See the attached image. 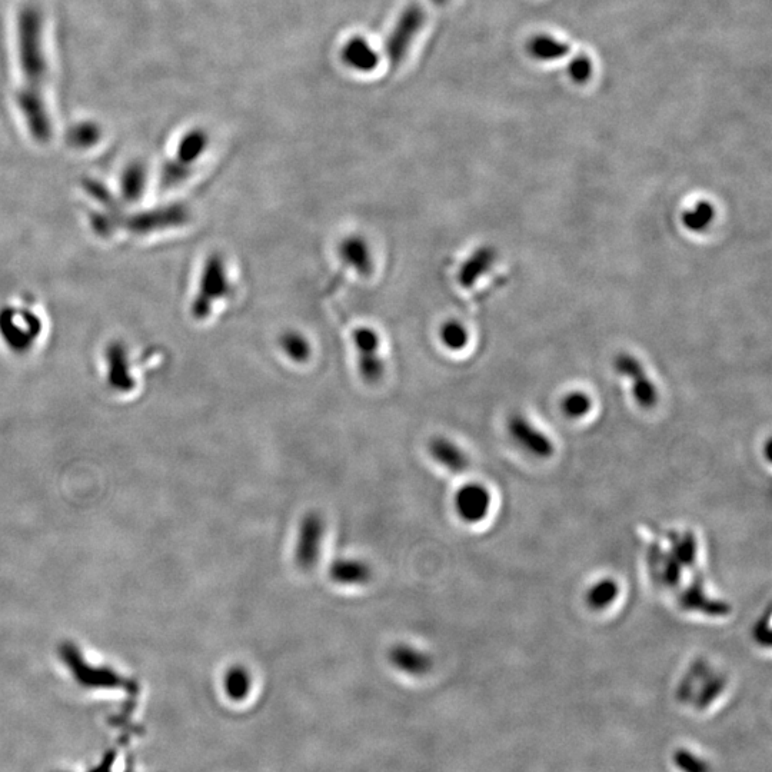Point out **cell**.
I'll list each match as a JSON object with an SVG mask.
<instances>
[{"label":"cell","mask_w":772,"mask_h":772,"mask_svg":"<svg viewBox=\"0 0 772 772\" xmlns=\"http://www.w3.org/2000/svg\"><path fill=\"white\" fill-rule=\"evenodd\" d=\"M41 336V321L26 308H5L0 312V338L18 354L31 351Z\"/></svg>","instance_id":"8992f818"},{"label":"cell","mask_w":772,"mask_h":772,"mask_svg":"<svg viewBox=\"0 0 772 772\" xmlns=\"http://www.w3.org/2000/svg\"><path fill=\"white\" fill-rule=\"evenodd\" d=\"M529 56L535 61L551 62L564 58L571 52V46L568 43L559 41L554 36L541 33L529 39L527 43Z\"/></svg>","instance_id":"ffe728a7"},{"label":"cell","mask_w":772,"mask_h":772,"mask_svg":"<svg viewBox=\"0 0 772 772\" xmlns=\"http://www.w3.org/2000/svg\"><path fill=\"white\" fill-rule=\"evenodd\" d=\"M428 451L432 459L438 462L441 467L448 469V471L454 472V474H461V472L467 471L469 465L467 452L459 447L457 442L452 441V439L447 437L431 439Z\"/></svg>","instance_id":"2e32d148"},{"label":"cell","mask_w":772,"mask_h":772,"mask_svg":"<svg viewBox=\"0 0 772 772\" xmlns=\"http://www.w3.org/2000/svg\"><path fill=\"white\" fill-rule=\"evenodd\" d=\"M254 687V677L244 665H234L226 671L224 688L226 695L234 701H244Z\"/></svg>","instance_id":"cb8c5ba5"},{"label":"cell","mask_w":772,"mask_h":772,"mask_svg":"<svg viewBox=\"0 0 772 772\" xmlns=\"http://www.w3.org/2000/svg\"><path fill=\"white\" fill-rule=\"evenodd\" d=\"M672 760H674L678 770L682 772H711L710 764L707 761L697 757L694 752L685 750V748L675 750Z\"/></svg>","instance_id":"f546056e"},{"label":"cell","mask_w":772,"mask_h":772,"mask_svg":"<svg viewBox=\"0 0 772 772\" xmlns=\"http://www.w3.org/2000/svg\"><path fill=\"white\" fill-rule=\"evenodd\" d=\"M329 577L339 587H365L374 577V569L365 559L358 557H339L329 567Z\"/></svg>","instance_id":"9a60e30c"},{"label":"cell","mask_w":772,"mask_h":772,"mask_svg":"<svg viewBox=\"0 0 772 772\" xmlns=\"http://www.w3.org/2000/svg\"><path fill=\"white\" fill-rule=\"evenodd\" d=\"M328 532L324 514L319 511L305 512L296 529L294 558L296 565L304 571H311L321 561Z\"/></svg>","instance_id":"277c9868"},{"label":"cell","mask_w":772,"mask_h":772,"mask_svg":"<svg viewBox=\"0 0 772 772\" xmlns=\"http://www.w3.org/2000/svg\"><path fill=\"white\" fill-rule=\"evenodd\" d=\"M389 664L408 677H424L432 670L431 654L411 642H397L388 651Z\"/></svg>","instance_id":"7c38bea8"},{"label":"cell","mask_w":772,"mask_h":772,"mask_svg":"<svg viewBox=\"0 0 772 772\" xmlns=\"http://www.w3.org/2000/svg\"><path fill=\"white\" fill-rule=\"evenodd\" d=\"M439 336H441L445 348L451 349V351H461L468 345L469 341L468 329L458 321L445 322L439 331Z\"/></svg>","instance_id":"4316f807"},{"label":"cell","mask_w":772,"mask_h":772,"mask_svg":"<svg viewBox=\"0 0 772 772\" xmlns=\"http://www.w3.org/2000/svg\"><path fill=\"white\" fill-rule=\"evenodd\" d=\"M454 505L462 521L471 525L481 524L491 512L492 495L484 485L471 482L458 489Z\"/></svg>","instance_id":"9c48e42d"},{"label":"cell","mask_w":772,"mask_h":772,"mask_svg":"<svg viewBox=\"0 0 772 772\" xmlns=\"http://www.w3.org/2000/svg\"><path fill=\"white\" fill-rule=\"evenodd\" d=\"M620 591V585L615 579L602 578L588 588L585 600L591 610L605 611L617 602Z\"/></svg>","instance_id":"603a6c76"},{"label":"cell","mask_w":772,"mask_h":772,"mask_svg":"<svg viewBox=\"0 0 772 772\" xmlns=\"http://www.w3.org/2000/svg\"><path fill=\"white\" fill-rule=\"evenodd\" d=\"M352 341L356 352V368L362 381L368 385L379 384L386 371L381 336L371 326H359L352 332Z\"/></svg>","instance_id":"52a82bcc"},{"label":"cell","mask_w":772,"mask_h":772,"mask_svg":"<svg viewBox=\"0 0 772 772\" xmlns=\"http://www.w3.org/2000/svg\"><path fill=\"white\" fill-rule=\"evenodd\" d=\"M209 146V135L201 128L191 129L182 136L172 158L163 163L161 185L163 189L179 188L191 178L193 169L201 161Z\"/></svg>","instance_id":"3957f363"},{"label":"cell","mask_w":772,"mask_h":772,"mask_svg":"<svg viewBox=\"0 0 772 772\" xmlns=\"http://www.w3.org/2000/svg\"><path fill=\"white\" fill-rule=\"evenodd\" d=\"M715 209L710 202H698L694 209L682 216L685 228L692 232H702L714 221Z\"/></svg>","instance_id":"484cf974"},{"label":"cell","mask_w":772,"mask_h":772,"mask_svg":"<svg viewBox=\"0 0 772 772\" xmlns=\"http://www.w3.org/2000/svg\"><path fill=\"white\" fill-rule=\"evenodd\" d=\"M495 259H497V252L489 246L479 248L469 256L458 272V281L462 288H472L477 284L479 278L494 266Z\"/></svg>","instance_id":"ac0fdd59"},{"label":"cell","mask_w":772,"mask_h":772,"mask_svg":"<svg viewBox=\"0 0 772 772\" xmlns=\"http://www.w3.org/2000/svg\"><path fill=\"white\" fill-rule=\"evenodd\" d=\"M338 256L342 264L356 272L359 278H372L375 274V254L365 236H345L338 245Z\"/></svg>","instance_id":"30bf717a"},{"label":"cell","mask_w":772,"mask_h":772,"mask_svg":"<svg viewBox=\"0 0 772 772\" xmlns=\"http://www.w3.org/2000/svg\"><path fill=\"white\" fill-rule=\"evenodd\" d=\"M103 131L95 122H79L72 125L66 133V142L73 149L86 151L101 142Z\"/></svg>","instance_id":"d4e9b609"},{"label":"cell","mask_w":772,"mask_h":772,"mask_svg":"<svg viewBox=\"0 0 772 772\" xmlns=\"http://www.w3.org/2000/svg\"><path fill=\"white\" fill-rule=\"evenodd\" d=\"M725 688V678L722 675H711L707 681L704 682L700 692H698L697 701H695V707L702 711L705 708L710 707L712 702L720 697L722 691Z\"/></svg>","instance_id":"f1b7e54d"},{"label":"cell","mask_w":772,"mask_h":772,"mask_svg":"<svg viewBox=\"0 0 772 772\" xmlns=\"http://www.w3.org/2000/svg\"><path fill=\"white\" fill-rule=\"evenodd\" d=\"M106 379L115 391L129 392L135 386L131 355L121 341H113L105 349Z\"/></svg>","instance_id":"8fae6325"},{"label":"cell","mask_w":772,"mask_h":772,"mask_svg":"<svg viewBox=\"0 0 772 772\" xmlns=\"http://www.w3.org/2000/svg\"><path fill=\"white\" fill-rule=\"evenodd\" d=\"M113 758H115V755L111 754L106 757L105 762L101 765V767L96 768L95 771L92 772H109L111 771Z\"/></svg>","instance_id":"1f68e13d"},{"label":"cell","mask_w":772,"mask_h":772,"mask_svg":"<svg viewBox=\"0 0 772 772\" xmlns=\"http://www.w3.org/2000/svg\"><path fill=\"white\" fill-rule=\"evenodd\" d=\"M618 372L628 376L632 382V392L638 404L644 408H652L658 401L657 389L651 379L645 374L644 366L634 356L622 354L615 361Z\"/></svg>","instance_id":"5bb4252c"},{"label":"cell","mask_w":772,"mask_h":772,"mask_svg":"<svg viewBox=\"0 0 772 772\" xmlns=\"http://www.w3.org/2000/svg\"><path fill=\"white\" fill-rule=\"evenodd\" d=\"M425 23V11L419 3H412L399 16L395 28L392 29L388 41H386V55L391 63V68H397L404 61L411 48L412 42L417 38L419 31Z\"/></svg>","instance_id":"ba28073f"},{"label":"cell","mask_w":772,"mask_h":772,"mask_svg":"<svg viewBox=\"0 0 772 772\" xmlns=\"http://www.w3.org/2000/svg\"><path fill=\"white\" fill-rule=\"evenodd\" d=\"M449 0H432V3H434L435 6H444L447 5Z\"/></svg>","instance_id":"d6a6232c"},{"label":"cell","mask_w":772,"mask_h":772,"mask_svg":"<svg viewBox=\"0 0 772 772\" xmlns=\"http://www.w3.org/2000/svg\"><path fill=\"white\" fill-rule=\"evenodd\" d=\"M68 662L75 677L78 678V681L81 682V684L86 685V687L115 688L119 687V685L122 687L123 685L122 678H119L118 675L113 674L111 671L93 670V668H89L88 665L83 664L78 657H75V654H72L71 657L68 658Z\"/></svg>","instance_id":"44dd1931"},{"label":"cell","mask_w":772,"mask_h":772,"mask_svg":"<svg viewBox=\"0 0 772 772\" xmlns=\"http://www.w3.org/2000/svg\"><path fill=\"white\" fill-rule=\"evenodd\" d=\"M508 429L514 441L528 454L544 459L552 457L554 454L555 448L551 439L544 432L539 431L535 425H532L527 418L514 415L508 421Z\"/></svg>","instance_id":"4fadbf2b"},{"label":"cell","mask_w":772,"mask_h":772,"mask_svg":"<svg viewBox=\"0 0 772 772\" xmlns=\"http://www.w3.org/2000/svg\"><path fill=\"white\" fill-rule=\"evenodd\" d=\"M231 275L228 264L221 254H211L205 259L199 276L198 289L191 304V315L195 321L204 322L214 314L215 306L232 294Z\"/></svg>","instance_id":"7a4b0ae2"},{"label":"cell","mask_w":772,"mask_h":772,"mask_svg":"<svg viewBox=\"0 0 772 772\" xmlns=\"http://www.w3.org/2000/svg\"><path fill=\"white\" fill-rule=\"evenodd\" d=\"M342 59L346 65L359 72H371L378 66V53L365 39H351L342 49Z\"/></svg>","instance_id":"d6986e66"},{"label":"cell","mask_w":772,"mask_h":772,"mask_svg":"<svg viewBox=\"0 0 772 772\" xmlns=\"http://www.w3.org/2000/svg\"><path fill=\"white\" fill-rule=\"evenodd\" d=\"M591 408V398L584 394V392H572L562 401V412L572 419L587 417L590 414Z\"/></svg>","instance_id":"83f0119b"},{"label":"cell","mask_w":772,"mask_h":772,"mask_svg":"<svg viewBox=\"0 0 772 772\" xmlns=\"http://www.w3.org/2000/svg\"><path fill=\"white\" fill-rule=\"evenodd\" d=\"M192 211L188 205L168 204L141 211L125 219V228L136 236H149L183 228L191 222Z\"/></svg>","instance_id":"5b68a950"},{"label":"cell","mask_w":772,"mask_h":772,"mask_svg":"<svg viewBox=\"0 0 772 772\" xmlns=\"http://www.w3.org/2000/svg\"><path fill=\"white\" fill-rule=\"evenodd\" d=\"M278 344L282 354L294 364H306L312 358L314 349H312L311 341L301 331L288 329V331L282 332Z\"/></svg>","instance_id":"7402d4cb"},{"label":"cell","mask_w":772,"mask_h":772,"mask_svg":"<svg viewBox=\"0 0 772 772\" xmlns=\"http://www.w3.org/2000/svg\"><path fill=\"white\" fill-rule=\"evenodd\" d=\"M568 76L571 81L577 83V85H585L590 81L592 76V61L590 56L581 55L575 56L568 66Z\"/></svg>","instance_id":"4dcf8cb0"},{"label":"cell","mask_w":772,"mask_h":772,"mask_svg":"<svg viewBox=\"0 0 772 772\" xmlns=\"http://www.w3.org/2000/svg\"><path fill=\"white\" fill-rule=\"evenodd\" d=\"M18 55L21 85L16 105L33 141L48 145L53 139V122L46 101L48 56L45 48V18L33 3L23 5L18 15Z\"/></svg>","instance_id":"6da1fadb"},{"label":"cell","mask_w":772,"mask_h":772,"mask_svg":"<svg viewBox=\"0 0 772 772\" xmlns=\"http://www.w3.org/2000/svg\"><path fill=\"white\" fill-rule=\"evenodd\" d=\"M148 188V168L145 163H128L119 176V196L126 204H138Z\"/></svg>","instance_id":"e0dca14e"}]
</instances>
